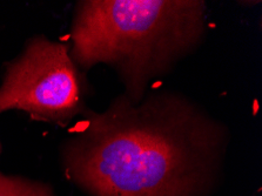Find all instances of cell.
I'll return each instance as SVG.
<instances>
[{
    "mask_svg": "<svg viewBox=\"0 0 262 196\" xmlns=\"http://www.w3.org/2000/svg\"><path fill=\"white\" fill-rule=\"evenodd\" d=\"M228 129L185 95L121 94L89 112L67 142L71 177L93 196H199L212 182Z\"/></svg>",
    "mask_w": 262,
    "mask_h": 196,
    "instance_id": "cell-1",
    "label": "cell"
},
{
    "mask_svg": "<svg viewBox=\"0 0 262 196\" xmlns=\"http://www.w3.org/2000/svg\"><path fill=\"white\" fill-rule=\"evenodd\" d=\"M87 83L70 46L37 37L7 66L0 86V112L24 111L65 125L85 112Z\"/></svg>",
    "mask_w": 262,
    "mask_h": 196,
    "instance_id": "cell-3",
    "label": "cell"
},
{
    "mask_svg": "<svg viewBox=\"0 0 262 196\" xmlns=\"http://www.w3.org/2000/svg\"><path fill=\"white\" fill-rule=\"evenodd\" d=\"M0 196H54L49 186L0 173Z\"/></svg>",
    "mask_w": 262,
    "mask_h": 196,
    "instance_id": "cell-4",
    "label": "cell"
},
{
    "mask_svg": "<svg viewBox=\"0 0 262 196\" xmlns=\"http://www.w3.org/2000/svg\"><path fill=\"white\" fill-rule=\"evenodd\" d=\"M0 113H2V112H0ZM0 150H2V146H0Z\"/></svg>",
    "mask_w": 262,
    "mask_h": 196,
    "instance_id": "cell-5",
    "label": "cell"
},
{
    "mask_svg": "<svg viewBox=\"0 0 262 196\" xmlns=\"http://www.w3.org/2000/svg\"><path fill=\"white\" fill-rule=\"evenodd\" d=\"M199 0H85L75 7L70 54L80 70L112 67L140 102L149 83L195 51L206 33Z\"/></svg>",
    "mask_w": 262,
    "mask_h": 196,
    "instance_id": "cell-2",
    "label": "cell"
}]
</instances>
